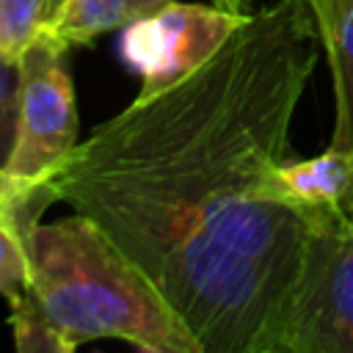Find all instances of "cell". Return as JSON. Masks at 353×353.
<instances>
[{"mask_svg":"<svg viewBox=\"0 0 353 353\" xmlns=\"http://www.w3.org/2000/svg\"><path fill=\"white\" fill-rule=\"evenodd\" d=\"M251 14L199 3H165L121 28V58L141 74V91H160L201 66Z\"/></svg>","mask_w":353,"mask_h":353,"instance_id":"5b68a950","label":"cell"},{"mask_svg":"<svg viewBox=\"0 0 353 353\" xmlns=\"http://www.w3.org/2000/svg\"><path fill=\"white\" fill-rule=\"evenodd\" d=\"M0 221L8 223V226H14L22 237H28V234L19 229V223H17V212H14V201H11V193H8V182H6L3 168H0Z\"/></svg>","mask_w":353,"mask_h":353,"instance_id":"5bb4252c","label":"cell"},{"mask_svg":"<svg viewBox=\"0 0 353 353\" xmlns=\"http://www.w3.org/2000/svg\"><path fill=\"white\" fill-rule=\"evenodd\" d=\"M28 265L30 301L74 347L91 339H124L132 347L201 353L157 287L94 221L74 212L36 223Z\"/></svg>","mask_w":353,"mask_h":353,"instance_id":"7a4b0ae2","label":"cell"},{"mask_svg":"<svg viewBox=\"0 0 353 353\" xmlns=\"http://www.w3.org/2000/svg\"><path fill=\"white\" fill-rule=\"evenodd\" d=\"M19 105V63L0 55V168L8 160Z\"/></svg>","mask_w":353,"mask_h":353,"instance_id":"7c38bea8","label":"cell"},{"mask_svg":"<svg viewBox=\"0 0 353 353\" xmlns=\"http://www.w3.org/2000/svg\"><path fill=\"white\" fill-rule=\"evenodd\" d=\"M61 0H0V55H19L47 30Z\"/></svg>","mask_w":353,"mask_h":353,"instance_id":"9c48e42d","label":"cell"},{"mask_svg":"<svg viewBox=\"0 0 353 353\" xmlns=\"http://www.w3.org/2000/svg\"><path fill=\"white\" fill-rule=\"evenodd\" d=\"M347 3H350V0H306L309 11H312V17H314V25H317L320 39L339 22V17H342V11H345Z\"/></svg>","mask_w":353,"mask_h":353,"instance_id":"4fadbf2b","label":"cell"},{"mask_svg":"<svg viewBox=\"0 0 353 353\" xmlns=\"http://www.w3.org/2000/svg\"><path fill=\"white\" fill-rule=\"evenodd\" d=\"M320 44L325 47L334 83V130L328 146L336 152H353V0Z\"/></svg>","mask_w":353,"mask_h":353,"instance_id":"ba28073f","label":"cell"},{"mask_svg":"<svg viewBox=\"0 0 353 353\" xmlns=\"http://www.w3.org/2000/svg\"><path fill=\"white\" fill-rule=\"evenodd\" d=\"M336 212L353 226V152H350V176H347V185H345L342 199L336 201Z\"/></svg>","mask_w":353,"mask_h":353,"instance_id":"9a60e30c","label":"cell"},{"mask_svg":"<svg viewBox=\"0 0 353 353\" xmlns=\"http://www.w3.org/2000/svg\"><path fill=\"white\" fill-rule=\"evenodd\" d=\"M212 6L223 8V11H237V14H251L248 11V0H210Z\"/></svg>","mask_w":353,"mask_h":353,"instance_id":"2e32d148","label":"cell"},{"mask_svg":"<svg viewBox=\"0 0 353 353\" xmlns=\"http://www.w3.org/2000/svg\"><path fill=\"white\" fill-rule=\"evenodd\" d=\"M30 287V265H28V237H22L14 226L0 221V295L8 306L28 298Z\"/></svg>","mask_w":353,"mask_h":353,"instance_id":"8fae6325","label":"cell"},{"mask_svg":"<svg viewBox=\"0 0 353 353\" xmlns=\"http://www.w3.org/2000/svg\"><path fill=\"white\" fill-rule=\"evenodd\" d=\"M306 0L251 14L201 66L77 141L50 188L168 301L201 353H268L301 273L306 212L268 196L317 63Z\"/></svg>","mask_w":353,"mask_h":353,"instance_id":"6da1fadb","label":"cell"},{"mask_svg":"<svg viewBox=\"0 0 353 353\" xmlns=\"http://www.w3.org/2000/svg\"><path fill=\"white\" fill-rule=\"evenodd\" d=\"M19 105L8 160L3 165L17 223L28 234L55 201V171L77 146V105L66 47L39 36L19 55Z\"/></svg>","mask_w":353,"mask_h":353,"instance_id":"3957f363","label":"cell"},{"mask_svg":"<svg viewBox=\"0 0 353 353\" xmlns=\"http://www.w3.org/2000/svg\"><path fill=\"white\" fill-rule=\"evenodd\" d=\"M135 353H168V350H160V347H146V345H141V347H135Z\"/></svg>","mask_w":353,"mask_h":353,"instance_id":"e0dca14e","label":"cell"},{"mask_svg":"<svg viewBox=\"0 0 353 353\" xmlns=\"http://www.w3.org/2000/svg\"><path fill=\"white\" fill-rule=\"evenodd\" d=\"M350 176V152L325 149L309 160H284L279 163L268 179L265 190L270 199L292 207V210H317V207H336L345 193Z\"/></svg>","mask_w":353,"mask_h":353,"instance_id":"8992f818","label":"cell"},{"mask_svg":"<svg viewBox=\"0 0 353 353\" xmlns=\"http://www.w3.org/2000/svg\"><path fill=\"white\" fill-rule=\"evenodd\" d=\"M11 331H14V350L17 353H74L77 347L66 342L36 309V303L22 298L11 306Z\"/></svg>","mask_w":353,"mask_h":353,"instance_id":"30bf717a","label":"cell"},{"mask_svg":"<svg viewBox=\"0 0 353 353\" xmlns=\"http://www.w3.org/2000/svg\"><path fill=\"white\" fill-rule=\"evenodd\" d=\"M268 353H353V226L336 207L306 210L301 273Z\"/></svg>","mask_w":353,"mask_h":353,"instance_id":"277c9868","label":"cell"},{"mask_svg":"<svg viewBox=\"0 0 353 353\" xmlns=\"http://www.w3.org/2000/svg\"><path fill=\"white\" fill-rule=\"evenodd\" d=\"M168 0H61L44 36L61 47H80L102 33L121 30L130 22L157 11Z\"/></svg>","mask_w":353,"mask_h":353,"instance_id":"52a82bcc","label":"cell"}]
</instances>
